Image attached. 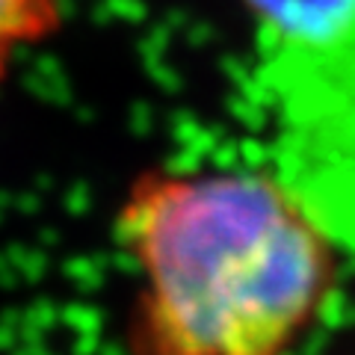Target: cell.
Masks as SVG:
<instances>
[{"instance_id":"obj_1","label":"cell","mask_w":355,"mask_h":355,"mask_svg":"<svg viewBox=\"0 0 355 355\" xmlns=\"http://www.w3.org/2000/svg\"><path fill=\"white\" fill-rule=\"evenodd\" d=\"M119 231L151 355H287L329 308L343 254L270 166L148 175Z\"/></svg>"},{"instance_id":"obj_2","label":"cell","mask_w":355,"mask_h":355,"mask_svg":"<svg viewBox=\"0 0 355 355\" xmlns=\"http://www.w3.org/2000/svg\"><path fill=\"white\" fill-rule=\"evenodd\" d=\"M266 166L293 190L355 169V0H243Z\"/></svg>"},{"instance_id":"obj_3","label":"cell","mask_w":355,"mask_h":355,"mask_svg":"<svg viewBox=\"0 0 355 355\" xmlns=\"http://www.w3.org/2000/svg\"><path fill=\"white\" fill-rule=\"evenodd\" d=\"M62 21V0H0V86L21 53L53 39Z\"/></svg>"}]
</instances>
